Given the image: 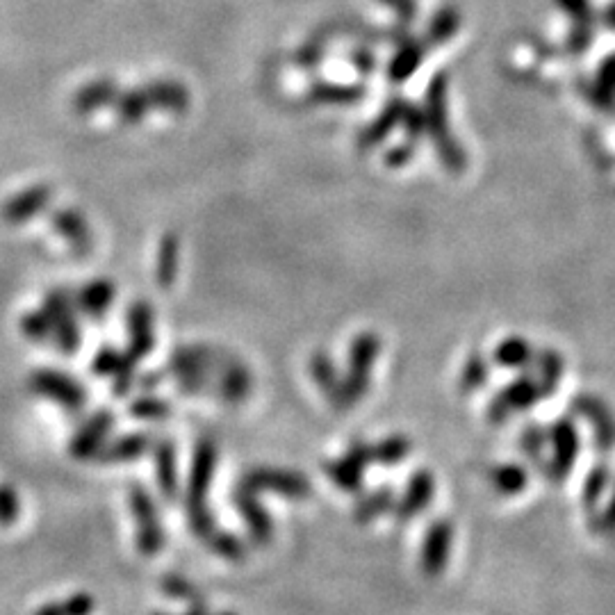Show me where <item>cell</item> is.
I'll use <instances>...</instances> for the list:
<instances>
[{
	"label": "cell",
	"instance_id": "obj_1",
	"mask_svg": "<svg viewBox=\"0 0 615 615\" xmlns=\"http://www.w3.org/2000/svg\"><path fill=\"white\" fill-rule=\"evenodd\" d=\"M212 470H215V447L212 442H201L196 447L192 477H190V490H187V515H190L192 531L196 536L208 540L215 533V522L205 506V492H208Z\"/></svg>",
	"mask_w": 615,
	"mask_h": 615
},
{
	"label": "cell",
	"instance_id": "obj_25",
	"mask_svg": "<svg viewBox=\"0 0 615 615\" xmlns=\"http://www.w3.org/2000/svg\"><path fill=\"white\" fill-rule=\"evenodd\" d=\"M606 529H611V527H615V504L611 506V511H609V515H606V524H604Z\"/></svg>",
	"mask_w": 615,
	"mask_h": 615
},
{
	"label": "cell",
	"instance_id": "obj_9",
	"mask_svg": "<svg viewBox=\"0 0 615 615\" xmlns=\"http://www.w3.org/2000/svg\"><path fill=\"white\" fill-rule=\"evenodd\" d=\"M114 294H117V290H114V285L110 281L96 278V281L80 287V292L73 294V299H76L78 313L89 317L92 322H103L114 303Z\"/></svg>",
	"mask_w": 615,
	"mask_h": 615
},
{
	"label": "cell",
	"instance_id": "obj_26",
	"mask_svg": "<svg viewBox=\"0 0 615 615\" xmlns=\"http://www.w3.org/2000/svg\"><path fill=\"white\" fill-rule=\"evenodd\" d=\"M221 615H231V613H221Z\"/></svg>",
	"mask_w": 615,
	"mask_h": 615
},
{
	"label": "cell",
	"instance_id": "obj_21",
	"mask_svg": "<svg viewBox=\"0 0 615 615\" xmlns=\"http://www.w3.org/2000/svg\"><path fill=\"white\" fill-rule=\"evenodd\" d=\"M169 410L171 408L167 401L155 397H142L130 406V415L137 417V420H160V417L169 415Z\"/></svg>",
	"mask_w": 615,
	"mask_h": 615
},
{
	"label": "cell",
	"instance_id": "obj_15",
	"mask_svg": "<svg viewBox=\"0 0 615 615\" xmlns=\"http://www.w3.org/2000/svg\"><path fill=\"white\" fill-rule=\"evenodd\" d=\"M155 474H158V486L162 495L167 499H174L178 492V479H176V449L169 440H164L155 449Z\"/></svg>",
	"mask_w": 615,
	"mask_h": 615
},
{
	"label": "cell",
	"instance_id": "obj_13",
	"mask_svg": "<svg viewBox=\"0 0 615 615\" xmlns=\"http://www.w3.org/2000/svg\"><path fill=\"white\" fill-rule=\"evenodd\" d=\"M119 94H121L119 87L110 80L89 82V85L82 87L80 92L76 94V98H73V108H76V112H80V114L101 110V108H105V105H114V101H117Z\"/></svg>",
	"mask_w": 615,
	"mask_h": 615
},
{
	"label": "cell",
	"instance_id": "obj_10",
	"mask_svg": "<svg viewBox=\"0 0 615 615\" xmlns=\"http://www.w3.org/2000/svg\"><path fill=\"white\" fill-rule=\"evenodd\" d=\"M53 228L78 253H87L92 249V231H89L87 219L78 210H57L53 215Z\"/></svg>",
	"mask_w": 615,
	"mask_h": 615
},
{
	"label": "cell",
	"instance_id": "obj_14",
	"mask_svg": "<svg viewBox=\"0 0 615 615\" xmlns=\"http://www.w3.org/2000/svg\"><path fill=\"white\" fill-rule=\"evenodd\" d=\"M96 611V597L85 590L62 597V600L46 602L39 609L32 611V615H94Z\"/></svg>",
	"mask_w": 615,
	"mask_h": 615
},
{
	"label": "cell",
	"instance_id": "obj_16",
	"mask_svg": "<svg viewBox=\"0 0 615 615\" xmlns=\"http://www.w3.org/2000/svg\"><path fill=\"white\" fill-rule=\"evenodd\" d=\"M114 108H117V117L123 126H135L151 110V103L144 94V87H139L128 94H119L117 101H114Z\"/></svg>",
	"mask_w": 615,
	"mask_h": 615
},
{
	"label": "cell",
	"instance_id": "obj_17",
	"mask_svg": "<svg viewBox=\"0 0 615 615\" xmlns=\"http://www.w3.org/2000/svg\"><path fill=\"white\" fill-rule=\"evenodd\" d=\"M144 94L149 98L151 110L164 108V110H183L187 105L185 89H180L174 82H153V85L144 87Z\"/></svg>",
	"mask_w": 615,
	"mask_h": 615
},
{
	"label": "cell",
	"instance_id": "obj_18",
	"mask_svg": "<svg viewBox=\"0 0 615 615\" xmlns=\"http://www.w3.org/2000/svg\"><path fill=\"white\" fill-rule=\"evenodd\" d=\"M178 242L174 235H164L160 242V251H158V265H155V276H158V283L162 287H167L174 283L176 276V267H178Z\"/></svg>",
	"mask_w": 615,
	"mask_h": 615
},
{
	"label": "cell",
	"instance_id": "obj_6",
	"mask_svg": "<svg viewBox=\"0 0 615 615\" xmlns=\"http://www.w3.org/2000/svg\"><path fill=\"white\" fill-rule=\"evenodd\" d=\"M114 426V415L108 410H98L96 415L89 417V420L80 426L76 436L71 438L69 454L78 461H89V458H96L98 451L108 440L110 431Z\"/></svg>",
	"mask_w": 615,
	"mask_h": 615
},
{
	"label": "cell",
	"instance_id": "obj_12",
	"mask_svg": "<svg viewBox=\"0 0 615 615\" xmlns=\"http://www.w3.org/2000/svg\"><path fill=\"white\" fill-rule=\"evenodd\" d=\"M449 547H451V529L447 524H436L431 527L429 536L424 540V552H422V570L429 577H438L445 568L449 559Z\"/></svg>",
	"mask_w": 615,
	"mask_h": 615
},
{
	"label": "cell",
	"instance_id": "obj_4",
	"mask_svg": "<svg viewBox=\"0 0 615 615\" xmlns=\"http://www.w3.org/2000/svg\"><path fill=\"white\" fill-rule=\"evenodd\" d=\"M30 390L35 392V395L57 401V404H60L64 410H69V413H80L87 401V392L82 388V383L71 379L67 374L57 372V369H48V367H41L37 372H32Z\"/></svg>",
	"mask_w": 615,
	"mask_h": 615
},
{
	"label": "cell",
	"instance_id": "obj_8",
	"mask_svg": "<svg viewBox=\"0 0 615 615\" xmlns=\"http://www.w3.org/2000/svg\"><path fill=\"white\" fill-rule=\"evenodd\" d=\"M53 192L48 185H32L28 190L14 194L10 201H5L0 215L7 224H23V221L32 219L39 212L46 210V205L51 203Z\"/></svg>",
	"mask_w": 615,
	"mask_h": 615
},
{
	"label": "cell",
	"instance_id": "obj_3",
	"mask_svg": "<svg viewBox=\"0 0 615 615\" xmlns=\"http://www.w3.org/2000/svg\"><path fill=\"white\" fill-rule=\"evenodd\" d=\"M44 313L53 324V340L62 354L73 356L82 342L76 299L69 290H53L44 299Z\"/></svg>",
	"mask_w": 615,
	"mask_h": 615
},
{
	"label": "cell",
	"instance_id": "obj_19",
	"mask_svg": "<svg viewBox=\"0 0 615 615\" xmlns=\"http://www.w3.org/2000/svg\"><path fill=\"white\" fill-rule=\"evenodd\" d=\"M21 328H23V335H26V338L32 342L53 340V324H51V319H48V315L44 313V308L32 310V313L23 317Z\"/></svg>",
	"mask_w": 615,
	"mask_h": 615
},
{
	"label": "cell",
	"instance_id": "obj_5",
	"mask_svg": "<svg viewBox=\"0 0 615 615\" xmlns=\"http://www.w3.org/2000/svg\"><path fill=\"white\" fill-rule=\"evenodd\" d=\"M139 360L128 354V351H119L114 347H103L94 358V372L98 376H112L114 379V395L123 397L133 388L135 372Z\"/></svg>",
	"mask_w": 615,
	"mask_h": 615
},
{
	"label": "cell",
	"instance_id": "obj_2",
	"mask_svg": "<svg viewBox=\"0 0 615 615\" xmlns=\"http://www.w3.org/2000/svg\"><path fill=\"white\" fill-rule=\"evenodd\" d=\"M128 502L135 518L137 552L142 554L144 559L158 556L164 547V529L160 524L158 508H155L153 497L149 495V490L142 486H130Z\"/></svg>",
	"mask_w": 615,
	"mask_h": 615
},
{
	"label": "cell",
	"instance_id": "obj_20",
	"mask_svg": "<svg viewBox=\"0 0 615 615\" xmlns=\"http://www.w3.org/2000/svg\"><path fill=\"white\" fill-rule=\"evenodd\" d=\"M21 497L12 486L0 483V527H12L21 518Z\"/></svg>",
	"mask_w": 615,
	"mask_h": 615
},
{
	"label": "cell",
	"instance_id": "obj_23",
	"mask_svg": "<svg viewBox=\"0 0 615 615\" xmlns=\"http://www.w3.org/2000/svg\"><path fill=\"white\" fill-rule=\"evenodd\" d=\"M162 590L169 597H176V600H185L192 604L199 602V595H196V590L190 581H185L183 577H176V574H167V577L162 579Z\"/></svg>",
	"mask_w": 615,
	"mask_h": 615
},
{
	"label": "cell",
	"instance_id": "obj_11",
	"mask_svg": "<svg viewBox=\"0 0 615 615\" xmlns=\"http://www.w3.org/2000/svg\"><path fill=\"white\" fill-rule=\"evenodd\" d=\"M151 447V438L144 433H130V436H121L112 442H105L101 451L96 454L98 463H130L135 458L144 456L146 449Z\"/></svg>",
	"mask_w": 615,
	"mask_h": 615
},
{
	"label": "cell",
	"instance_id": "obj_7",
	"mask_svg": "<svg viewBox=\"0 0 615 615\" xmlns=\"http://www.w3.org/2000/svg\"><path fill=\"white\" fill-rule=\"evenodd\" d=\"M128 324V354H133L137 360L146 358L153 351L155 335H153V310L149 303L135 301L128 308L126 315Z\"/></svg>",
	"mask_w": 615,
	"mask_h": 615
},
{
	"label": "cell",
	"instance_id": "obj_22",
	"mask_svg": "<svg viewBox=\"0 0 615 615\" xmlns=\"http://www.w3.org/2000/svg\"><path fill=\"white\" fill-rule=\"evenodd\" d=\"M208 543L212 547V552L224 556V559H231V561H237L242 559V545L240 540L233 538L231 533H221V531H215L212 536L208 538Z\"/></svg>",
	"mask_w": 615,
	"mask_h": 615
},
{
	"label": "cell",
	"instance_id": "obj_24",
	"mask_svg": "<svg viewBox=\"0 0 615 615\" xmlns=\"http://www.w3.org/2000/svg\"><path fill=\"white\" fill-rule=\"evenodd\" d=\"M185 615H208V613H205V606H203L201 602H196V604L192 606V609L187 611Z\"/></svg>",
	"mask_w": 615,
	"mask_h": 615
}]
</instances>
